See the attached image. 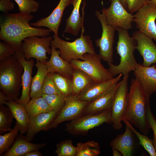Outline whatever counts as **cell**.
Listing matches in <instances>:
<instances>
[{
	"label": "cell",
	"mask_w": 156,
	"mask_h": 156,
	"mask_svg": "<svg viewBox=\"0 0 156 156\" xmlns=\"http://www.w3.org/2000/svg\"><path fill=\"white\" fill-rule=\"evenodd\" d=\"M111 4L108 8L102 10L107 24L116 30L118 28L128 30L132 27L134 15L129 12L119 0H110Z\"/></svg>",
	"instance_id": "10"
},
{
	"label": "cell",
	"mask_w": 156,
	"mask_h": 156,
	"mask_svg": "<svg viewBox=\"0 0 156 156\" xmlns=\"http://www.w3.org/2000/svg\"><path fill=\"white\" fill-rule=\"evenodd\" d=\"M147 118L150 128L153 132L152 141L156 151V119L151 111L150 106L148 109Z\"/></svg>",
	"instance_id": "40"
},
{
	"label": "cell",
	"mask_w": 156,
	"mask_h": 156,
	"mask_svg": "<svg viewBox=\"0 0 156 156\" xmlns=\"http://www.w3.org/2000/svg\"><path fill=\"white\" fill-rule=\"evenodd\" d=\"M112 154L114 156H122V155L120 152L118 150L112 148Z\"/></svg>",
	"instance_id": "44"
},
{
	"label": "cell",
	"mask_w": 156,
	"mask_h": 156,
	"mask_svg": "<svg viewBox=\"0 0 156 156\" xmlns=\"http://www.w3.org/2000/svg\"><path fill=\"white\" fill-rule=\"evenodd\" d=\"M150 99L137 79H132L127 107L122 121H128L145 135L148 133L150 129L147 118L148 109L150 106Z\"/></svg>",
	"instance_id": "2"
},
{
	"label": "cell",
	"mask_w": 156,
	"mask_h": 156,
	"mask_svg": "<svg viewBox=\"0 0 156 156\" xmlns=\"http://www.w3.org/2000/svg\"><path fill=\"white\" fill-rule=\"evenodd\" d=\"M25 108L29 120L38 114L52 111L42 96L31 99L25 106Z\"/></svg>",
	"instance_id": "28"
},
{
	"label": "cell",
	"mask_w": 156,
	"mask_h": 156,
	"mask_svg": "<svg viewBox=\"0 0 156 156\" xmlns=\"http://www.w3.org/2000/svg\"><path fill=\"white\" fill-rule=\"evenodd\" d=\"M45 146L44 143H32L27 140L26 136L20 134L16 138L12 145L2 156H24L27 153L39 150Z\"/></svg>",
	"instance_id": "22"
},
{
	"label": "cell",
	"mask_w": 156,
	"mask_h": 156,
	"mask_svg": "<svg viewBox=\"0 0 156 156\" xmlns=\"http://www.w3.org/2000/svg\"><path fill=\"white\" fill-rule=\"evenodd\" d=\"M83 56L84 60H72L69 62L73 70L82 71L94 83L103 82L114 78L108 70L103 65L99 54L96 53H87L84 54Z\"/></svg>",
	"instance_id": "6"
},
{
	"label": "cell",
	"mask_w": 156,
	"mask_h": 156,
	"mask_svg": "<svg viewBox=\"0 0 156 156\" xmlns=\"http://www.w3.org/2000/svg\"><path fill=\"white\" fill-rule=\"evenodd\" d=\"M44 98L53 111L58 113L65 104V97L57 94H42Z\"/></svg>",
	"instance_id": "34"
},
{
	"label": "cell",
	"mask_w": 156,
	"mask_h": 156,
	"mask_svg": "<svg viewBox=\"0 0 156 156\" xmlns=\"http://www.w3.org/2000/svg\"><path fill=\"white\" fill-rule=\"evenodd\" d=\"M147 3H149L156 6V0H150Z\"/></svg>",
	"instance_id": "45"
},
{
	"label": "cell",
	"mask_w": 156,
	"mask_h": 156,
	"mask_svg": "<svg viewBox=\"0 0 156 156\" xmlns=\"http://www.w3.org/2000/svg\"><path fill=\"white\" fill-rule=\"evenodd\" d=\"M129 127L138 138L139 144L151 156H156V151L152 140L150 139L145 134L138 131L133 127L131 123L127 120L122 121Z\"/></svg>",
	"instance_id": "32"
},
{
	"label": "cell",
	"mask_w": 156,
	"mask_h": 156,
	"mask_svg": "<svg viewBox=\"0 0 156 156\" xmlns=\"http://www.w3.org/2000/svg\"><path fill=\"white\" fill-rule=\"evenodd\" d=\"M17 4L20 12L31 14L38 10V3L34 0H14Z\"/></svg>",
	"instance_id": "36"
},
{
	"label": "cell",
	"mask_w": 156,
	"mask_h": 156,
	"mask_svg": "<svg viewBox=\"0 0 156 156\" xmlns=\"http://www.w3.org/2000/svg\"><path fill=\"white\" fill-rule=\"evenodd\" d=\"M132 37L136 42V49L143 58L142 64L148 67L156 63V45L152 39L139 30L134 31Z\"/></svg>",
	"instance_id": "15"
},
{
	"label": "cell",
	"mask_w": 156,
	"mask_h": 156,
	"mask_svg": "<svg viewBox=\"0 0 156 156\" xmlns=\"http://www.w3.org/2000/svg\"><path fill=\"white\" fill-rule=\"evenodd\" d=\"M72 1L60 0L56 7L48 16L30 23V25L35 27H47L53 31L55 34L58 36V29L64 12L66 7L71 4Z\"/></svg>",
	"instance_id": "18"
},
{
	"label": "cell",
	"mask_w": 156,
	"mask_h": 156,
	"mask_svg": "<svg viewBox=\"0 0 156 156\" xmlns=\"http://www.w3.org/2000/svg\"><path fill=\"white\" fill-rule=\"evenodd\" d=\"M10 98L2 90H0V106L4 105L5 103L9 101Z\"/></svg>",
	"instance_id": "42"
},
{
	"label": "cell",
	"mask_w": 156,
	"mask_h": 156,
	"mask_svg": "<svg viewBox=\"0 0 156 156\" xmlns=\"http://www.w3.org/2000/svg\"><path fill=\"white\" fill-rule=\"evenodd\" d=\"M14 55L24 68L22 76V94L17 102L25 107L30 101L31 98L30 93L32 78V74L34 60L32 58L29 60H26L22 49L16 51Z\"/></svg>",
	"instance_id": "14"
},
{
	"label": "cell",
	"mask_w": 156,
	"mask_h": 156,
	"mask_svg": "<svg viewBox=\"0 0 156 156\" xmlns=\"http://www.w3.org/2000/svg\"><path fill=\"white\" fill-rule=\"evenodd\" d=\"M136 12L133 22L137 28L156 41V6L146 3Z\"/></svg>",
	"instance_id": "12"
},
{
	"label": "cell",
	"mask_w": 156,
	"mask_h": 156,
	"mask_svg": "<svg viewBox=\"0 0 156 156\" xmlns=\"http://www.w3.org/2000/svg\"><path fill=\"white\" fill-rule=\"evenodd\" d=\"M82 0H72L71 4L73 6L72 13L66 21L64 33L77 36L83 26V15L82 18L80 14V9Z\"/></svg>",
	"instance_id": "24"
},
{
	"label": "cell",
	"mask_w": 156,
	"mask_h": 156,
	"mask_svg": "<svg viewBox=\"0 0 156 156\" xmlns=\"http://www.w3.org/2000/svg\"><path fill=\"white\" fill-rule=\"evenodd\" d=\"M5 104L10 109L16 119L20 134L26 133L29 119L25 107L10 99Z\"/></svg>",
	"instance_id": "25"
},
{
	"label": "cell",
	"mask_w": 156,
	"mask_h": 156,
	"mask_svg": "<svg viewBox=\"0 0 156 156\" xmlns=\"http://www.w3.org/2000/svg\"><path fill=\"white\" fill-rule=\"evenodd\" d=\"M22 65L14 55L0 61V89L11 99L17 102L22 87Z\"/></svg>",
	"instance_id": "4"
},
{
	"label": "cell",
	"mask_w": 156,
	"mask_h": 156,
	"mask_svg": "<svg viewBox=\"0 0 156 156\" xmlns=\"http://www.w3.org/2000/svg\"><path fill=\"white\" fill-rule=\"evenodd\" d=\"M120 74L115 78L103 82L94 83L77 95L80 100L90 102L107 93L119 81L122 76Z\"/></svg>",
	"instance_id": "16"
},
{
	"label": "cell",
	"mask_w": 156,
	"mask_h": 156,
	"mask_svg": "<svg viewBox=\"0 0 156 156\" xmlns=\"http://www.w3.org/2000/svg\"><path fill=\"white\" fill-rule=\"evenodd\" d=\"M133 133L130 128L126 125L124 133L119 134L111 141V146L119 151L122 156H131L134 146Z\"/></svg>",
	"instance_id": "23"
},
{
	"label": "cell",
	"mask_w": 156,
	"mask_h": 156,
	"mask_svg": "<svg viewBox=\"0 0 156 156\" xmlns=\"http://www.w3.org/2000/svg\"><path fill=\"white\" fill-rule=\"evenodd\" d=\"M134 74L147 96L150 98L156 92V65L145 67L137 63Z\"/></svg>",
	"instance_id": "17"
},
{
	"label": "cell",
	"mask_w": 156,
	"mask_h": 156,
	"mask_svg": "<svg viewBox=\"0 0 156 156\" xmlns=\"http://www.w3.org/2000/svg\"><path fill=\"white\" fill-rule=\"evenodd\" d=\"M19 132V127L16 122L12 131L3 135L0 134V156H2L12 145Z\"/></svg>",
	"instance_id": "31"
},
{
	"label": "cell",
	"mask_w": 156,
	"mask_h": 156,
	"mask_svg": "<svg viewBox=\"0 0 156 156\" xmlns=\"http://www.w3.org/2000/svg\"><path fill=\"white\" fill-rule=\"evenodd\" d=\"M71 78L73 95H78L94 83L87 74L79 70L73 69Z\"/></svg>",
	"instance_id": "27"
},
{
	"label": "cell",
	"mask_w": 156,
	"mask_h": 156,
	"mask_svg": "<svg viewBox=\"0 0 156 156\" xmlns=\"http://www.w3.org/2000/svg\"><path fill=\"white\" fill-rule=\"evenodd\" d=\"M88 103L79 100L77 95H71L66 97L64 106L50 124L49 129L56 128L63 122L72 120L81 116Z\"/></svg>",
	"instance_id": "13"
},
{
	"label": "cell",
	"mask_w": 156,
	"mask_h": 156,
	"mask_svg": "<svg viewBox=\"0 0 156 156\" xmlns=\"http://www.w3.org/2000/svg\"><path fill=\"white\" fill-rule=\"evenodd\" d=\"M76 156H97L101 153L100 146L93 140L78 143Z\"/></svg>",
	"instance_id": "30"
},
{
	"label": "cell",
	"mask_w": 156,
	"mask_h": 156,
	"mask_svg": "<svg viewBox=\"0 0 156 156\" xmlns=\"http://www.w3.org/2000/svg\"><path fill=\"white\" fill-rule=\"evenodd\" d=\"M52 51L50 59L45 63L48 73L56 72L71 78L73 69L69 62L63 59L60 56V50H56L51 45Z\"/></svg>",
	"instance_id": "20"
},
{
	"label": "cell",
	"mask_w": 156,
	"mask_h": 156,
	"mask_svg": "<svg viewBox=\"0 0 156 156\" xmlns=\"http://www.w3.org/2000/svg\"><path fill=\"white\" fill-rule=\"evenodd\" d=\"M116 30L118 32L116 48L120 57V62L117 65L108 64V69L114 77L120 74L124 76L134 71L137 63L134 54L136 49V41L130 36L128 30L120 28Z\"/></svg>",
	"instance_id": "3"
},
{
	"label": "cell",
	"mask_w": 156,
	"mask_h": 156,
	"mask_svg": "<svg viewBox=\"0 0 156 156\" xmlns=\"http://www.w3.org/2000/svg\"><path fill=\"white\" fill-rule=\"evenodd\" d=\"M96 17L100 21L102 28L101 37L96 40L95 44L99 49V54L101 59L108 64L113 62V46L115 35V29L108 25L103 14L99 11L95 12Z\"/></svg>",
	"instance_id": "11"
},
{
	"label": "cell",
	"mask_w": 156,
	"mask_h": 156,
	"mask_svg": "<svg viewBox=\"0 0 156 156\" xmlns=\"http://www.w3.org/2000/svg\"><path fill=\"white\" fill-rule=\"evenodd\" d=\"M16 51L14 48L9 43L0 42V61L14 55Z\"/></svg>",
	"instance_id": "38"
},
{
	"label": "cell",
	"mask_w": 156,
	"mask_h": 156,
	"mask_svg": "<svg viewBox=\"0 0 156 156\" xmlns=\"http://www.w3.org/2000/svg\"><path fill=\"white\" fill-rule=\"evenodd\" d=\"M34 18L31 14L21 12L5 14L0 20V39L11 45L16 52L22 49V41L27 38L49 35L52 31L48 28L31 27L29 22Z\"/></svg>",
	"instance_id": "1"
},
{
	"label": "cell",
	"mask_w": 156,
	"mask_h": 156,
	"mask_svg": "<svg viewBox=\"0 0 156 156\" xmlns=\"http://www.w3.org/2000/svg\"><path fill=\"white\" fill-rule=\"evenodd\" d=\"M35 66L37 71L32 79L30 93L31 99L42 96L43 85L48 73L45 64L37 60Z\"/></svg>",
	"instance_id": "26"
},
{
	"label": "cell",
	"mask_w": 156,
	"mask_h": 156,
	"mask_svg": "<svg viewBox=\"0 0 156 156\" xmlns=\"http://www.w3.org/2000/svg\"><path fill=\"white\" fill-rule=\"evenodd\" d=\"M55 153L58 156H76L77 147L73 145L71 140H65L57 144Z\"/></svg>",
	"instance_id": "35"
},
{
	"label": "cell",
	"mask_w": 156,
	"mask_h": 156,
	"mask_svg": "<svg viewBox=\"0 0 156 156\" xmlns=\"http://www.w3.org/2000/svg\"><path fill=\"white\" fill-rule=\"evenodd\" d=\"M150 0H126L127 11L132 14L137 12Z\"/></svg>",
	"instance_id": "39"
},
{
	"label": "cell",
	"mask_w": 156,
	"mask_h": 156,
	"mask_svg": "<svg viewBox=\"0 0 156 156\" xmlns=\"http://www.w3.org/2000/svg\"><path fill=\"white\" fill-rule=\"evenodd\" d=\"M111 119L110 108L97 114L81 116L67 123L65 130L73 135H83L104 123L111 124Z\"/></svg>",
	"instance_id": "7"
},
{
	"label": "cell",
	"mask_w": 156,
	"mask_h": 156,
	"mask_svg": "<svg viewBox=\"0 0 156 156\" xmlns=\"http://www.w3.org/2000/svg\"><path fill=\"white\" fill-rule=\"evenodd\" d=\"M43 155L39 150L31 151L25 154L24 156H42Z\"/></svg>",
	"instance_id": "43"
},
{
	"label": "cell",
	"mask_w": 156,
	"mask_h": 156,
	"mask_svg": "<svg viewBox=\"0 0 156 156\" xmlns=\"http://www.w3.org/2000/svg\"><path fill=\"white\" fill-rule=\"evenodd\" d=\"M51 36L39 38L34 36L25 39L23 42L22 50L26 60L34 58L41 63L45 64L48 58L47 54H51L50 47L53 40Z\"/></svg>",
	"instance_id": "8"
},
{
	"label": "cell",
	"mask_w": 156,
	"mask_h": 156,
	"mask_svg": "<svg viewBox=\"0 0 156 156\" xmlns=\"http://www.w3.org/2000/svg\"><path fill=\"white\" fill-rule=\"evenodd\" d=\"M53 81L62 95L66 97L72 94V79L58 73H51Z\"/></svg>",
	"instance_id": "29"
},
{
	"label": "cell",
	"mask_w": 156,
	"mask_h": 156,
	"mask_svg": "<svg viewBox=\"0 0 156 156\" xmlns=\"http://www.w3.org/2000/svg\"><path fill=\"white\" fill-rule=\"evenodd\" d=\"M14 4L11 0H0V11L5 14L13 10Z\"/></svg>",
	"instance_id": "41"
},
{
	"label": "cell",
	"mask_w": 156,
	"mask_h": 156,
	"mask_svg": "<svg viewBox=\"0 0 156 156\" xmlns=\"http://www.w3.org/2000/svg\"><path fill=\"white\" fill-rule=\"evenodd\" d=\"M14 118L12 112L8 107L0 106V134L12 130L11 126Z\"/></svg>",
	"instance_id": "33"
},
{
	"label": "cell",
	"mask_w": 156,
	"mask_h": 156,
	"mask_svg": "<svg viewBox=\"0 0 156 156\" xmlns=\"http://www.w3.org/2000/svg\"><path fill=\"white\" fill-rule=\"evenodd\" d=\"M42 93L45 94H57L63 96L55 83L51 73H48L45 77L42 88Z\"/></svg>",
	"instance_id": "37"
},
{
	"label": "cell",
	"mask_w": 156,
	"mask_h": 156,
	"mask_svg": "<svg viewBox=\"0 0 156 156\" xmlns=\"http://www.w3.org/2000/svg\"><path fill=\"white\" fill-rule=\"evenodd\" d=\"M58 113L54 111L38 114L29 120L26 137L29 141L32 140L35 135L41 131H47Z\"/></svg>",
	"instance_id": "19"
},
{
	"label": "cell",
	"mask_w": 156,
	"mask_h": 156,
	"mask_svg": "<svg viewBox=\"0 0 156 156\" xmlns=\"http://www.w3.org/2000/svg\"><path fill=\"white\" fill-rule=\"evenodd\" d=\"M129 74L124 76L119 82L111 107V124L115 130H120L122 127V118L126 111L128 104Z\"/></svg>",
	"instance_id": "9"
},
{
	"label": "cell",
	"mask_w": 156,
	"mask_h": 156,
	"mask_svg": "<svg viewBox=\"0 0 156 156\" xmlns=\"http://www.w3.org/2000/svg\"><path fill=\"white\" fill-rule=\"evenodd\" d=\"M81 30L80 36L72 42L65 41L54 34L51 45L59 49L60 56L64 60L69 62L72 60H84V54L96 53L90 37L83 35V26Z\"/></svg>",
	"instance_id": "5"
},
{
	"label": "cell",
	"mask_w": 156,
	"mask_h": 156,
	"mask_svg": "<svg viewBox=\"0 0 156 156\" xmlns=\"http://www.w3.org/2000/svg\"><path fill=\"white\" fill-rule=\"evenodd\" d=\"M122 5L126 9V0H119Z\"/></svg>",
	"instance_id": "46"
},
{
	"label": "cell",
	"mask_w": 156,
	"mask_h": 156,
	"mask_svg": "<svg viewBox=\"0 0 156 156\" xmlns=\"http://www.w3.org/2000/svg\"><path fill=\"white\" fill-rule=\"evenodd\" d=\"M119 82L114 88L107 93L88 102L82 115L96 114L111 108Z\"/></svg>",
	"instance_id": "21"
}]
</instances>
